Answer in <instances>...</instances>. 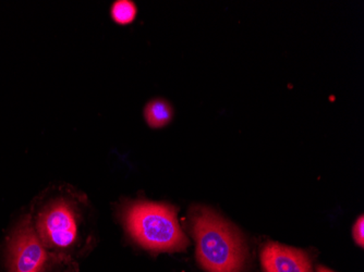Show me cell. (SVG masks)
Wrapping results in <instances>:
<instances>
[{
  "mask_svg": "<svg viewBox=\"0 0 364 272\" xmlns=\"http://www.w3.org/2000/svg\"><path fill=\"white\" fill-rule=\"evenodd\" d=\"M198 261L208 272H242L245 246L238 231L208 208H198L192 218Z\"/></svg>",
  "mask_w": 364,
  "mask_h": 272,
  "instance_id": "1",
  "label": "cell"
},
{
  "mask_svg": "<svg viewBox=\"0 0 364 272\" xmlns=\"http://www.w3.org/2000/svg\"><path fill=\"white\" fill-rule=\"evenodd\" d=\"M127 230L136 243L155 251H183L188 239L173 206L151 202H132L124 212Z\"/></svg>",
  "mask_w": 364,
  "mask_h": 272,
  "instance_id": "2",
  "label": "cell"
},
{
  "mask_svg": "<svg viewBox=\"0 0 364 272\" xmlns=\"http://www.w3.org/2000/svg\"><path fill=\"white\" fill-rule=\"evenodd\" d=\"M7 263L10 272H38L47 261V253L30 217L14 229L8 241Z\"/></svg>",
  "mask_w": 364,
  "mask_h": 272,
  "instance_id": "3",
  "label": "cell"
},
{
  "mask_svg": "<svg viewBox=\"0 0 364 272\" xmlns=\"http://www.w3.org/2000/svg\"><path fill=\"white\" fill-rule=\"evenodd\" d=\"M36 232L43 244L65 249L77 240V216L73 206L63 200H55L38 214Z\"/></svg>",
  "mask_w": 364,
  "mask_h": 272,
  "instance_id": "4",
  "label": "cell"
},
{
  "mask_svg": "<svg viewBox=\"0 0 364 272\" xmlns=\"http://www.w3.org/2000/svg\"><path fill=\"white\" fill-rule=\"evenodd\" d=\"M261 261L265 272H312L310 259L304 251L278 243H269L263 247Z\"/></svg>",
  "mask_w": 364,
  "mask_h": 272,
  "instance_id": "5",
  "label": "cell"
},
{
  "mask_svg": "<svg viewBox=\"0 0 364 272\" xmlns=\"http://www.w3.org/2000/svg\"><path fill=\"white\" fill-rule=\"evenodd\" d=\"M173 116V107L169 105L168 102L161 98L151 100L145 107V120L151 128H164L171 121Z\"/></svg>",
  "mask_w": 364,
  "mask_h": 272,
  "instance_id": "6",
  "label": "cell"
},
{
  "mask_svg": "<svg viewBox=\"0 0 364 272\" xmlns=\"http://www.w3.org/2000/svg\"><path fill=\"white\" fill-rule=\"evenodd\" d=\"M112 18L116 23L127 26L132 23L138 14V8L129 0H118L112 6Z\"/></svg>",
  "mask_w": 364,
  "mask_h": 272,
  "instance_id": "7",
  "label": "cell"
},
{
  "mask_svg": "<svg viewBox=\"0 0 364 272\" xmlns=\"http://www.w3.org/2000/svg\"><path fill=\"white\" fill-rule=\"evenodd\" d=\"M353 239L355 243L359 244L360 246L363 247L364 244V218L363 216L360 217L353 227Z\"/></svg>",
  "mask_w": 364,
  "mask_h": 272,
  "instance_id": "8",
  "label": "cell"
},
{
  "mask_svg": "<svg viewBox=\"0 0 364 272\" xmlns=\"http://www.w3.org/2000/svg\"><path fill=\"white\" fill-rule=\"evenodd\" d=\"M318 272H333L324 267H318Z\"/></svg>",
  "mask_w": 364,
  "mask_h": 272,
  "instance_id": "9",
  "label": "cell"
},
{
  "mask_svg": "<svg viewBox=\"0 0 364 272\" xmlns=\"http://www.w3.org/2000/svg\"><path fill=\"white\" fill-rule=\"evenodd\" d=\"M32 272H34V271H32Z\"/></svg>",
  "mask_w": 364,
  "mask_h": 272,
  "instance_id": "10",
  "label": "cell"
}]
</instances>
